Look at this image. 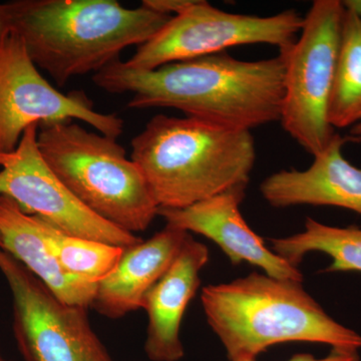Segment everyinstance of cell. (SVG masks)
Returning <instances> with one entry per match:
<instances>
[{"label": "cell", "instance_id": "obj_7", "mask_svg": "<svg viewBox=\"0 0 361 361\" xmlns=\"http://www.w3.org/2000/svg\"><path fill=\"white\" fill-rule=\"evenodd\" d=\"M304 18L295 11L271 16L227 13L203 0L173 16L134 56L123 61L130 68L152 71L169 63L212 56L229 47L269 44L280 52L291 49Z\"/></svg>", "mask_w": 361, "mask_h": 361}, {"label": "cell", "instance_id": "obj_21", "mask_svg": "<svg viewBox=\"0 0 361 361\" xmlns=\"http://www.w3.org/2000/svg\"><path fill=\"white\" fill-rule=\"evenodd\" d=\"M345 11L355 14L361 20V0H345L342 1Z\"/></svg>", "mask_w": 361, "mask_h": 361}, {"label": "cell", "instance_id": "obj_18", "mask_svg": "<svg viewBox=\"0 0 361 361\" xmlns=\"http://www.w3.org/2000/svg\"><path fill=\"white\" fill-rule=\"evenodd\" d=\"M40 219V218H39ZM42 231L54 257L68 274L99 284L111 274L126 248L66 234L40 219Z\"/></svg>", "mask_w": 361, "mask_h": 361}, {"label": "cell", "instance_id": "obj_2", "mask_svg": "<svg viewBox=\"0 0 361 361\" xmlns=\"http://www.w3.org/2000/svg\"><path fill=\"white\" fill-rule=\"evenodd\" d=\"M6 28L20 35L28 56L63 87L146 44L172 16L116 0H16L0 4Z\"/></svg>", "mask_w": 361, "mask_h": 361}, {"label": "cell", "instance_id": "obj_8", "mask_svg": "<svg viewBox=\"0 0 361 361\" xmlns=\"http://www.w3.org/2000/svg\"><path fill=\"white\" fill-rule=\"evenodd\" d=\"M71 120L111 139L123 132L122 118L94 110L84 92L63 94L52 87L28 56L20 35L6 28L0 39V156L16 151L30 126Z\"/></svg>", "mask_w": 361, "mask_h": 361}, {"label": "cell", "instance_id": "obj_20", "mask_svg": "<svg viewBox=\"0 0 361 361\" xmlns=\"http://www.w3.org/2000/svg\"><path fill=\"white\" fill-rule=\"evenodd\" d=\"M248 361H257L252 360ZM286 361H361L358 351L348 350V349L332 348L331 353L323 358H316L308 353H298L292 356L290 360Z\"/></svg>", "mask_w": 361, "mask_h": 361}, {"label": "cell", "instance_id": "obj_14", "mask_svg": "<svg viewBox=\"0 0 361 361\" xmlns=\"http://www.w3.org/2000/svg\"><path fill=\"white\" fill-rule=\"evenodd\" d=\"M189 233L166 224L146 241L126 248L118 265L97 284L92 307L110 319L141 310L151 289L174 262Z\"/></svg>", "mask_w": 361, "mask_h": 361}, {"label": "cell", "instance_id": "obj_25", "mask_svg": "<svg viewBox=\"0 0 361 361\" xmlns=\"http://www.w3.org/2000/svg\"><path fill=\"white\" fill-rule=\"evenodd\" d=\"M2 250V248H1V238H0V251Z\"/></svg>", "mask_w": 361, "mask_h": 361}, {"label": "cell", "instance_id": "obj_9", "mask_svg": "<svg viewBox=\"0 0 361 361\" xmlns=\"http://www.w3.org/2000/svg\"><path fill=\"white\" fill-rule=\"evenodd\" d=\"M0 272L13 297V330L25 361H114L92 329L87 308L63 302L11 254Z\"/></svg>", "mask_w": 361, "mask_h": 361}, {"label": "cell", "instance_id": "obj_22", "mask_svg": "<svg viewBox=\"0 0 361 361\" xmlns=\"http://www.w3.org/2000/svg\"><path fill=\"white\" fill-rule=\"evenodd\" d=\"M350 133L351 137H355L361 142V120L351 128Z\"/></svg>", "mask_w": 361, "mask_h": 361}, {"label": "cell", "instance_id": "obj_23", "mask_svg": "<svg viewBox=\"0 0 361 361\" xmlns=\"http://www.w3.org/2000/svg\"><path fill=\"white\" fill-rule=\"evenodd\" d=\"M6 21H4V14H2L1 11V6H0V39H1L2 35L6 32Z\"/></svg>", "mask_w": 361, "mask_h": 361}, {"label": "cell", "instance_id": "obj_6", "mask_svg": "<svg viewBox=\"0 0 361 361\" xmlns=\"http://www.w3.org/2000/svg\"><path fill=\"white\" fill-rule=\"evenodd\" d=\"M345 8L339 0H315L301 32L285 56L279 122L307 153L318 155L336 137L329 106Z\"/></svg>", "mask_w": 361, "mask_h": 361}, {"label": "cell", "instance_id": "obj_1", "mask_svg": "<svg viewBox=\"0 0 361 361\" xmlns=\"http://www.w3.org/2000/svg\"><path fill=\"white\" fill-rule=\"evenodd\" d=\"M284 80L283 54L246 61L225 52L152 71L128 68L118 59L92 77L106 92L130 94V109H174L226 129L250 132L279 122Z\"/></svg>", "mask_w": 361, "mask_h": 361}, {"label": "cell", "instance_id": "obj_17", "mask_svg": "<svg viewBox=\"0 0 361 361\" xmlns=\"http://www.w3.org/2000/svg\"><path fill=\"white\" fill-rule=\"evenodd\" d=\"M361 120V20L345 11L329 106L334 129L353 127Z\"/></svg>", "mask_w": 361, "mask_h": 361}, {"label": "cell", "instance_id": "obj_12", "mask_svg": "<svg viewBox=\"0 0 361 361\" xmlns=\"http://www.w3.org/2000/svg\"><path fill=\"white\" fill-rule=\"evenodd\" d=\"M360 141L336 134L329 146L304 171L282 170L266 178L260 186L272 207L310 205L348 209L361 215V169L346 160L342 147Z\"/></svg>", "mask_w": 361, "mask_h": 361}, {"label": "cell", "instance_id": "obj_15", "mask_svg": "<svg viewBox=\"0 0 361 361\" xmlns=\"http://www.w3.org/2000/svg\"><path fill=\"white\" fill-rule=\"evenodd\" d=\"M0 238L2 250L25 266L63 302L87 310L92 305L97 284L68 274L49 249L39 218L23 212L13 199L2 195Z\"/></svg>", "mask_w": 361, "mask_h": 361}, {"label": "cell", "instance_id": "obj_11", "mask_svg": "<svg viewBox=\"0 0 361 361\" xmlns=\"http://www.w3.org/2000/svg\"><path fill=\"white\" fill-rule=\"evenodd\" d=\"M246 189L230 190L183 209L159 208L166 224L205 236L222 249L232 264L248 263L278 279L303 281L298 268L287 263L265 245L247 224L240 211Z\"/></svg>", "mask_w": 361, "mask_h": 361}, {"label": "cell", "instance_id": "obj_4", "mask_svg": "<svg viewBox=\"0 0 361 361\" xmlns=\"http://www.w3.org/2000/svg\"><path fill=\"white\" fill-rule=\"evenodd\" d=\"M201 301L229 361L257 360L270 346L286 342L361 348L360 334L330 317L300 281L253 272L229 283L207 285Z\"/></svg>", "mask_w": 361, "mask_h": 361}, {"label": "cell", "instance_id": "obj_5", "mask_svg": "<svg viewBox=\"0 0 361 361\" xmlns=\"http://www.w3.org/2000/svg\"><path fill=\"white\" fill-rule=\"evenodd\" d=\"M37 146L45 163L90 211L123 231H146L159 207L146 178L116 140L77 121L40 123Z\"/></svg>", "mask_w": 361, "mask_h": 361}, {"label": "cell", "instance_id": "obj_24", "mask_svg": "<svg viewBox=\"0 0 361 361\" xmlns=\"http://www.w3.org/2000/svg\"><path fill=\"white\" fill-rule=\"evenodd\" d=\"M0 361H14L13 360H9V358L6 357L2 353L1 348H0Z\"/></svg>", "mask_w": 361, "mask_h": 361}, {"label": "cell", "instance_id": "obj_16", "mask_svg": "<svg viewBox=\"0 0 361 361\" xmlns=\"http://www.w3.org/2000/svg\"><path fill=\"white\" fill-rule=\"evenodd\" d=\"M269 241L271 250L294 267L310 252H322L332 258L327 272H361V229L355 226L334 227L307 218L303 232Z\"/></svg>", "mask_w": 361, "mask_h": 361}, {"label": "cell", "instance_id": "obj_13", "mask_svg": "<svg viewBox=\"0 0 361 361\" xmlns=\"http://www.w3.org/2000/svg\"><path fill=\"white\" fill-rule=\"evenodd\" d=\"M205 244L187 237L174 262L145 299L148 314L145 353L151 361H179L185 350L180 324L200 287V273L209 261Z\"/></svg>", "mask_w": 361, "mask_h": 361}, {"label": "cell", "instance_id": "obj_3", "mask_svg": "<svg viewBox=\"0 0 361 361\" xmlns=\"http://www.w3.org/2000/svg\"><path fill=\"white\" fill-rule=\"evenodd\" d=\"M160 208L183 209L233 189H246L256 161L250 130L226 129L200 118L157 115L132 140Z\"/></svg>", "mask_w": 361, "mask_h": 361}, {"label": "cell", "instance_id": "obj_10", "mask_svg": "<svg viewBox=\"0 0 361 361\" xmlns=\"http://www.w3.org/2000/svg\"><path fill=\"white\" fill-rule=\"evenodd\" d=\"M39 123L23 133L16 151L0 156V195L23 212L66 234L129 248L142 241L90 211L49 167L37 146Z\"/></svg>", "mask_w": 361, "mask_h": 361}, {"label": "cell", "instance_id": "obj_19", "mask_svg": "<svg viewBox=\"0 0 361 361\" xmlns=\"http://www.w3.org/2000/svg\"><path fill=\"white\" fill-rule=\"evenodd\" d=\"M197 0H144L142 6L146 7L149 11L165 14V16H174L182 13L196 4Z\"/></svg>", "mask_w": 361, "mask_h": 361}]
</instances>
